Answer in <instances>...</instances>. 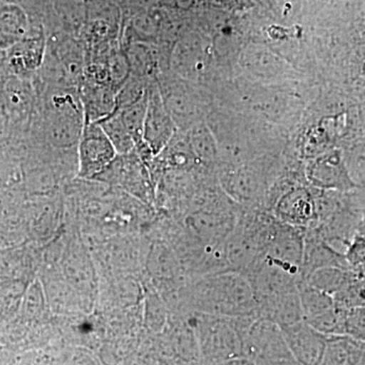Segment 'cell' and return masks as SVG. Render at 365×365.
Masks as SVG:
<instances>
[{"label":"cell","instance_id":"cell-1","mask_svg":"<svg viewBox=\"0 0 365 365\" xmlns=\"http://www.w3.org/2000/svg\"><path fill=\"white\" fill-rule=\"evenodd\" d=\"M190 302L193 313L232 318L256 314L253 289L247 276L240 271H220L197 277Z\"/></svg>","mask_w":365,"mask_h":365},{"label":"cell","instance_id":"cell-2","mask_svg":"<svg viewBox=\"0 0 365 365\" xmlns=\"http://www.w3.org/2000/svg\"><path fill=\"white\" fill-rule=\"evenodd\" d=\"M256 314L220 317L193 313L189 324L193 329L202 365H218L244 357L242 338Z\"/></svg>","mask_w":365,"mask_h":365},{"label":"cell","instance_id":"cell-3","mask_svg":"<svg viewBox=\"0 0 365 365\" xmlns=\"http://www.w3.org/2000/svg\"><path fill=\"white\" fill-rule=\"evenodd\" d=\"M282 165L273 155H262L239 167L218 170L223 192L241 208L264 209L266 196Z\"/></svg>","mask_w":365,"mask_h":365},{"label":"cell","instance_id":"cell-4","mask_svg":"<svg viewBox=\"0 0 365 365\" xmlns=\"http://www.w3.org/2000/svg\"><path fill=\"white\" fill-rule=\"evenodd\" d=\"M48 135L58 145H71L81 138L85 124L81 97L59 88L47 101Z\"/></svg>","mask_w":365,"mask_h":365},{"label":"cell","instance_id":"cell-5","mask_svg":"<svg viewBox=\"0 0 365 365\" xmlns=\"http://www.w3.org/2000/svg\"><path fill=\"white\" fill-rule=\"evenodd\" d=\"M155 81L163 105L178 130L188 131L193 125L202 121V102L191 83L175 74H158Z\"/></svg>","mask_w":365,"mask_h":365},{"label":"cell","instance_id":"cell-6","mask_svg":"<svg viewBox=\"0 0 365 365\" xmlns=\"http://www.w3.org/2000/svg\"><path fill=\"white\" fill-rule=\"evenodd\" d=\"M244 357L256 365H265L292 356L280 327L260 318H255L242 338Z\"/></svg>","mask_w":365,"mask_h":365},{"label":"cell","instance_id":"cell-7","mask_svg":"<svg viewBox=\"0 0 365 365\" xmlns=\"http://www.w3.org/2000/svg\"><path fill=\"white\" fill-rule=\"evenodd\" d=\"M271 215L285 225L309 230L317 227L316 197L313 187L299 182L284 190L270 211Z\"/></svg>","mask_w":365,"mask_h":365},{"label":"cell","instance_id":"cell-8","mask_svg":"<svg viewBox=\"0 0 365 365\" xmlns=\"http://www.w3.org/2000/svg\"><path fill=\"white\" fill-rule=\"evenodd\" d=\"M304 177L309 186L319 190L346 193L360 189L350 176L345 157L339 150L327 151L312 158L304 169Z\"/></svg>","mask_w":365,"mask_h":365},{"label":"cell","instance_id":"cell-9","mask_svg":"<svg viewBox=\"0 0 365 365\" xmlns=\"http://www.w3.org/2000/svg\"><path fill=\"white\" fill-rule=\"evenodd\" d=\"M79 175L97 176L116 158L114 146L97 122L85 121L78 140Z\"/></svg>","mask_w":365,"mask_h":365},{"label":"cell","instance_id":"cell-10","mask_svg":"<svg viewBox=\"0 0 365 365\" xmlns=\"http://www.w3.org/2000/svg\"><path fill=\"white\" fill-rule=\"evenodd\" d=\"M177 131L176 124L163 105L155 81L148 86V106L143 129V145L153 155H158L167 148Z\"/></svg>","mask_w":365,"mask_h":365},{"label":"cell","instance_id":"cell-11","mask_svg":"<svg viewBox=\"0 0 365 365\" xmlns=\"http://www.w3.org/2000/svg\"><path fill=\"white\" fill-rule=\"evenodd\" d=\"M306 230L278 220L262 256L280 264L299 276Z\"/></svg>","mask_w":365,"mask_h":365},{"label":"cell","instance_id":"cell-12","mask_svg":"<svg viewBox=\"0 0 365 365\" xmlns=\"http://www.w3.org/2000/svg\"><path fill=\"white\" fill-rule=\"evenodd\" d=\"M210 59L207 45L195 38H182L170 54V68L178 78L193 83L205 74Z\"/></svg>","mask_w":365,"mask_h":365},{"label":"cell","instance_id":"cell-13","mask_svg":"<svg viewBox=\"0 0 365 365\" xmlns=\"http://www.w3.org/2000/svg\"><path fill=\"white\" fill-rule=\"evenodd\" d=\"M280 329L288 349L300 365H318L328 335L314 330L304 321Z\"/></svg>","mask_w":365,"mask_h":365},{"label":"cell","instance_id":"cell-14","mask_svg":"<svg viewBox=\"0 0 365 365\" xmlns=\"http://www.w3.org/2000/svg\"><path fill=\"white\" fill-rule=\"evenodd\" d=\"M326 267L349 269L342 253L319 237L316 230H307L299 280H306L314 271Z\"/></svg>","mask_w":365,"mask_h":365},{"label":"cell","instance_id":"cell-15","mask_svg":"<svg viewBox=\"0 0 365 365\" xmlns=\"http://www.w3.org/2000/svg\"><path fill=\"white\" fill-rule=\"evenodd\" d=\"M257 318L268 319L280 328L304 321L299 292H284L256 302Z\"/></svg>","mask_w":365,"mask_h":365},{"label":"cell","instance_id":"cell-16","mask_svg":"<svg viewBox=\"0 0 365 365\" xmlns=\"http://www.w3.org/2000/svg\"><path fill=\"white\" fill-rule=\"evenodd\" d=\"M365 342L348 336L328 335L318 365H364Z\"/></svg>","mask_w":365,"mask_h":365},{"label":"cell","instance_id":"cell-17","mask_svg":"<svg viewBox=\"0 0 365 365\" xmlns=\"http://www.w3.org/2000/svg\"><path fill=\"white\" fill-rule=\"evenodd\" d=\"M117 91L111 86L91 83L83 79L81 101L85 121L98 122L111 114L116 107Z\"/></svg>","mask_w":365,"mask_h":365},{"label":"cell","instance_id":"cell-18","mask_svg":"<svg viewBox=\"0 0 365 365\" xmlns=\"http://www.w3.org/2000/svg\"><path fill=\"white\" fill-rule=\"evenodd\" d=\"M11 67L19 74L31 73L44 63L46 42L42 33L26 36L20 42L9 48Z\"/></svg>","mask_w":365,"mask_h":365},{"label":"cell","instance_id":"cell-19","mask_svg":"<svg viewBox=\"0 0 365 365\" xmlns=\"http://www.w3.org/2000/svg\"><path fill=\"white\" fill-rule=\"evenodd\" d=\"M30 32V21L25 9L13 2L0 4V48L9 49Z\"/></svg>","mask_w":365,"mask_h":365},{"label":"cell","instance_id":"cell-20","mask_svg":"<svg viewBox=\"0 0 365 365\" xmlns=\"http://www.w3.org/2000/svg\"><path fill=\"white\" fill-rule=\"evenodd\" d=\"M187 133L191 150L201 167L208 172L215 173L217 165V143L215 134L204 121L198 122Z\"/></svg>","mask_w":365,"mask_h":365},{"label":"cell","instance_id":"cell-21","mask_svg":"<svg viewBox=\"0 0 365 365\" xmlns=\"http://www.w3.org/2000/svg\"><path fill=\"white\" fill-rule=\"evenodd\" d=\"M356 278L364 277L357 275L350 269L326 267L314 271L304 281L317 289L334 297Z\"/></svg>","mask_w":365,"mask_h":365},{"label":"cell","instance_id":"cell-22","mask_svg":"<svg viewBox=\"0 0 365 365\" xmlns=\"http://www.w3.org/2000/svg\"><path fill=\"white\" fill-rule=\"evenodd\" d=\"M297 292H299L304 322L318 318L335 307L331 295L317 289L306 281L299 280Z\"/></svg>","mask_w":365,"mask_h":365},{"label":"cell","instance_id":"cell-23","mask_svg":"<svg viewBox=\"0 0 365 365\" xmlns=\"http://www.w3.org/2000/svg\"><path fill=\"white\" fill-rule=\"evenodd\" d=\"M129 66H130V74L137 78H157L158 56L153 49L143 42L132 43L128 51L125 53Z\"/></svg>","mask_w":365,"mask_h":365},{"label":"cell","instance_id":"cell-24","mask_svg":"<svg viewBox=\"0 0 365 365\" xmlns=\"http://www.w3.org/2000/svg\"><path fill=\"white\" fill-rule=\"evenodd\" d=\"M148 88L146 93L140 98H137L130 104L123 107L115 108V111L119 114L123 122L124 126L132 138L135 145L143 143V129L144 117H145L146 106H148Z\"/></svg>","mask_w":365,"mask_h":365},{"label":"cell","instance_id":"cell-25","mask_svg":"<svg viewBox=\"0 0 365 365\" xmlns=\"http://www.w3.org/2000/svg\"><path fill=\"white\" fill-rule=\"evenodd\" d=\"M97 123L102 127L106 135L111 141L117 155H128L131 153L135 143L115 110Z\"/></svg>","mask_w":365,"mask_h":365},{"label":"cell","instance_id":"cell-26","mask_svg":"<svg viewBox=\"0 0 365 365\" xmlns=\"http://www.w3.org/2000/svg\"><path fill=\"white\" fill-rule=\"evenodd\" d=\"M241 63L249 73L256 78L271 79L279 76V71H283L280 59L267 52H247L242 54Z\"/></svg>","mask_w":365,"mask_h":365},{"label":"cell","instance_id":"cell-27","mask_svg":"<svg viewBox=\"0 0 365 365\" xmlns=\"http://www.w3.org/2000/svg\"><path fill=\"white\" fill-rule=\"evenodd\" d=\"M364 287V278L353 280L344 289L332 297L335 307L339 309L365 307Z\"/></svg>","mask_w":365,"mask_h":365},{"label":"cell","instance_id":"cell-28","mask_svg":"<svg viewBox=\"0 0 365 365\" xmlns=\"http://www.w3.org/2000/svg\"><path fill=\"white\" fill-rule=\"evenodd\" d=\"M348 267L357 275L364 277L365 272V230H360L344 250Z\"/></svg>","mask_w":365,"mask_h":365},{"label":"cell","instance_id":"cell-29","mask_svg":"<svg viewBox=\"0 0 365 365\" xmlns=\"http://www.w3.org/2000/svg\"><path fill=\"white\" fill-rule=\"evenodd\" d=\"M343 311V334L365 342V307Z\"/></svg>","mask_w":365,"mask_h":365},{"label":"cell","instance_id":"cell-30","mask_svg":"<svg viewBox=\"0 0 365 365\" xmlns=\"http://www.w3.org/2000/svg\"><path fill=\"white\" fill-rule=\"evenodd\" d=\"M218 365H256L251 360L246 359V357H240V359H235L228 360V361L223 362Z\"/></svg>","mask_w":365,"mask_h":365},{"label":"cell","instance_id":"cell-31","mask_svg":"<svg viewBox=\"0 0 365 365\" xmlns=\"http://www.w3.org/2000/svg\"><path fill=\"white\" fill-rule=\"evenodd\" d=\"M178 6L180 7H186L189 6L190 4H192L193 0H176Z\"/></svg>","mask_w":365,"mask_h":365},{"label":"cell","instance_id":"cell-32","mask_svg":"<svg viewBox=\"0 0 365 365\" xmlns=\"http://www.w3.org/2000/svg\"><path fill=\"white\" fill-rule=\"evenodd\" d=\"M2 4V1H1V0H0V4Z\"/></svg>","mask_w":365,"mask_h":365}]
</instances>
